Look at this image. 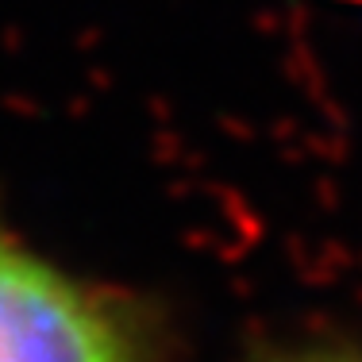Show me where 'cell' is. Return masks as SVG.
<instances>
[{
    "label": "cell",
    "mask_w": 362,
    "mask_h": 362,
    "mask_svg": "<svg viewBox=\"0 0 362 362\" xmlns=\"http://www.w3.org/2000/svg\"><path fill=\"white\" fill-rule=\"evenodd\" d=\"M0 362H143L112 305L0 231Z\"/></svg>",
    "instance_id": "1"
},
{
    "label": "cell",
    "mask_w": 362,
    "mask_h": 362,
    "mask_svg": "<svg viewBox=\"0 0 362 362\" xmlns=\"http://www.w3.org/2000/svg\"><path fill=\"white\" fill-rule=\"evenodd\" d=\"M324 362H362V355H343V358H324Z\"/></svg>",
    "instance_id": "2"
}]
</instances>
